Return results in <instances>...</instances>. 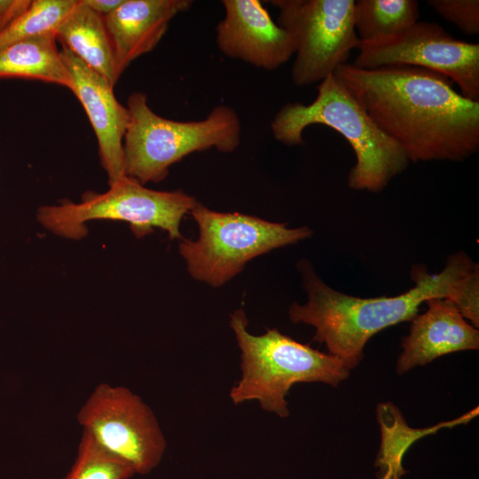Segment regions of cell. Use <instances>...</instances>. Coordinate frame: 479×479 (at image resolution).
<instances>
[{
	"label": "cell",
	"instance_id": "6da1fadb",
	"mask_svg": "<svg viewBox=\"0 0 479 479\" xmlns=\"http://www.w3.org/2000/svg\"><path fill=\"white\" fill-rule=\"evenodd\" d=\"M334 75L409 161H463L479 149V101L438 73L404 65L363 69L346 63Z\"/></svg>",
	"mask_w": 479,
	"mask_h": 479
},
{
	"label": "cell",
	"instance_id": "7a4b0ae2",
	"mask_svg": "<svg viewBox=\"0 0 479 479\" xmlns=\"http://www.w3.org/2000/svg\"><path fill=\"white\" fill-rule=\"evenodd\" d=\"M475 265L465 252L454 253L438 273L432 274L427 267L414 265L411 278L415 286L404 294L360 298L329 287L310 263L302 259L297 266L308 300L304 304L292 303L289 318L294 324L313 326V341L324 343L329 354L352 370L363 360L365 346L374 334L389 326L411 321L428 299L452 301L461 279Z\"/></svg>",
	"mask_w": 479,
	"mask_h": 479
},
{
	"label": "cell",
	"instance_id": "3957f363",
	"mask_svg": "<svg viewBox=\"0 0 479 479\" xmlns=\"http://www.w3.org/2000/svg\"><path fill=\"white\" fill-rule=\"evenodd\" d=\"M314 124L330 127L351 146L356 163L348 176L350 189L379 192L409 164L400 147L379 129L334 74L319 82L311 103L284 105L271 128L276 140L293 146L303 143V130Z\"/></svg>",
	"mask_w": 479,
	"mask_h": 479
},
{
	"label": "cell",
	"instance_id": "277c9868",
	"mask_svg": "<svg viewBox=\"0 0 479 479\" xmlns=\"http://www.w3.org/2000/svg\"><path fill=\"white\" fill-rule=\"evenodd\" d=\"M230 326L240 350L241 377L230 390L234 404L255 400L260 407L279 418L290 414L286 399L296 383L322 382L337 387L350 370L336 357L266 329L261 335L247 330L243 309L233 311Z\"/></svg>",
	"mask_w": 479,
	"mask_h": 479
},
{
	"label": "cell",
	"instance_id": "5b68a950",
	"mask_svg": "<svg viewBox=\"0 0 479 479\" xmlns=\"http://www.w3.org/2000/svg\"><path fill=\"white\" fill-rule=\"evenodd\" d=\"M130 124L123 139L126 176L142 185L159 183L186 155L215 148L230 153L240 145L241 124L234 109L221 105L200 121L178 122L154 113L142 92L128 98Z\"/></svg>",
	"mask_w": 479,
	"mask_h": 479
},
{
	"label": "cell",
	"instance_id": "8992f818",
	"mask_svg": "<svg viewBox=\"0 0 479 479\" xmlns=\"http://www.w3.org/2000/svg\"><path fill=\"white\" fill-rule=\"evenodd\" d=\"M196 202L182 191L152 190L124 176L102 193L86 192L79 202L42 206L36 218L44 229L69 240L84 238L85 224L92 220L126 222L137 239L157 228L167 232L170 240H182L181 221Z\"/></svg>",
	"mask_w": 479,
	"mask_h": 479
},
{
	"label": "cell",
	"instance_id": "52a82bcc",
	"mask_svg": "<svg viewBox=\"0 0 479 479\" xmlns=\"http://www.w3.org/2000/svg\"><path fill=\"white\" fill-rule=\"evenodd\" d=\"M191 215L199 237L180 240L179 254L190 276L213 287L230 281L250 260L303 240L313 232L307 226L288 228L239 212L215 211L198 201Z\"/></svg>",
	"mask_w": 479,
	"mask_h": 479
},
{
	"label": "cell",
	"instance_id": "ba28073f",
	"mask_svg": "<svg viewBox=\"0 0 479 479\" xmlns=\"http://www.w3.org/2000/svg\"><path fill=\"white\" fill-rule=\"evenodd\" d=\"M278 24L294 47L291 79L297 86L322 82L348 63L360 40L354 26V0H272Z\"/></svg>",
	"mask_w": 479,
	"mask_h": 479
},
{
	"label": "cell",
	"instance_id": "9c48e42d",
	"mask_svg": "<svg viewBox=\"0 0 479 479\" xmlns=\"http://www.w3.org/2000/svg\"><path fill=\"white\" fill-rule=\"evenodd\" d=\"M76 418L82 431L136 475H148L163 459L167 441L154 412L127 387L98 384Z\"/></svg>",
	"mask_w": 479,
	"mask_h": 479
},
{
	"label": "cell",
	"instance_id": "30bf717a",
	"mask_svg": "<svg viewBox=\"0 0 479 479\" xmlns=\"http://www.w3.org/2000/svg\"><path fill=\"white\" fill-rule=\"evenodd\" d=\"M354 66L375 69L404 65L449 78L461 95L479 101V44L452 37L437 23L417 21L390 37L361 43Z\"/></svg>",
	"mask_w": 479,
	"mask_h": 479
},
{
	"label": "cell",
	"instance_id": "8fae6325",
	"mask_svg": "<svg viewBox=\"0 0 479 479\" xmlns=\"http://www.w3.org/2000/svg\"><path fill=\"white\" fill-rule=\"evenodd\" d=\"M216 44L225 56L264 70H275L294 54L288 33L259 0H224Z\"/></svg>",
	"mask_w": 479,
	"mask_h": 479
},
{
	"label": "cell",
	"instance_id": "7c38bea8",
	"mask_svg": "<svg viewBox=\"0 0 479 479\" xmlns=\"http://www.w3.org/2000/svg\"><path fill=\"white\" fill-rule=\"evenodd\" d=\"M71 79L70 90L83 107L94 130L100 161L108 185L126 176L123 139L130 124V113L114 96V87L69 50L60 51Z\"/></svg>",
	"mask_w": 479,
	"mask_h": 479
},
{
	"label": "cell",
	"instance_id": "4fadbf2b",
	"mask_svg": "<svg viewBox=\"0 0 479 479\" xmlns=\"http://www.w3.org/2000/svg\"><path fill=\"white\" fill-rule=\"evenodd\" d=\"M428 309L412 320L410 332L403 339L397 373L402 375L436 358L463 350L479 349V331L468 324L449 299L426 301Z\"/></svg>",
	"mask_w": 479,
	"mask_h": 479
},
{
	"label": "cell",
	"instance_id": "5bb4252c",
	"mask_svg": "<svg viewBox=\"0 0 479 479\" xmlns=\"http://www.w3.org/2000/svg\"><path fill=\"white\" fill-rule=\"evenodd\" d=\"M192 5L191 0H123L114 11L102 17L117 77L136 59L152 51L170 21Z\"/></svg>",
	"mask_w": 479,
	"mask_h": 479
},
{
	"label": "cell",
	"instance_id": "9a60e30c",
	"mask_svg": "<svg viewBox=\"0 0 479 479\" xmlns=\"http://www.w3.org/2000/svg\"><path fill=\"white\" fill-rule=\"evenodd\" d=\"M57 42L114 86L116 75L114 53L102 16L82 0L54 32Z\"/></svg>",
	"mask_w": 479,
	"mask_h": 479
},
{
	"label": "cell",
	"instance_id": "2e32d148",
	"mask_svg": "<svg viewBox=\"0 0 479 479\" xmlns=\"http://www.w3.org/2000/svg\"><path fill=\"white\" fill-rule=\"evenodd\" d=\"M479 413L478 407L449 421L413 428L410 427L399 408L391 402L377 404L376 417L381 429V447L375 460L378 479H401L406 471L402 462L407 450L420 438L436 433L441 428H450L467 424Z\"/></svg>",
	"mask_w": 479,
	"mask_h": 479
},
{
	"label": "cell",
	"instance_id": "e0dca14e",
	"mask_svg": "<svg viewBox=\"0 0 479 479\" xmlns=\"http://www.w3.org/2000/svg\"><path fill=\"white\" fill-rule=\"evenodd\" d=\"M20 78L70 90L71 79L54 33L23 39L0 49V79Z\"/></svg>",
	"mask_w": 479,
	"mask_h": 479
},
{
	"label": "cell",
	"instance_id": "ac0fdd59",
	"mask_svg": "<svg viewBox=\"0 0 479 479\" xmlns=\"http://www.w3.org/2000/svg\"><path fill=\"white\" fill-rule=\"evenodd\" d=\"M415 0H358L354 4V26L361 43L395 35L419 21Z\"/></svg>",
	"mask_w": 479,
	"mask_h": 479
},
{
	"label": "cell",
	"instance_id": "d6986e66",
	"mask_svg": "<svg viewBox=\"0 0 479 479\" xmlns=\"http://www.w3.org/2000/svg\"><path fill=\"white\" fill-rule=\"evenodd\" d=\"M77 0H32L29 9L0 34V49L18 41L54 33Z\"/></svg>",
	"mask_w": 479,
	"mask_h": 479
},
{
	"label": "cell",
	"instance_id": "ffe728a7",
	"mask_svg": "<svg viewBox=\"0 0 479 479\" xmlns=\"http://www.w3.org/2000/svg\"><path fill=\"white\" fill-rule=\"evenodd\" d=\"M135 475L130 465L103 450L82 431L75 459L63 479H130Z\"/></svg>",
	"mask_w": 479,
	"mask_h": 479
},
{
	"label": "cell",
	"instance_id": "44dd1931",
	"mask_svg": "<svg viewBox=\"0 0 479 479\" xmlns=\"http://www.w3.org/2000/svg\"><path fill=\"white\" fill-rule=\"evenodd\" d=\"M428 4L466 35L479 33L478 0H429Z\"/></svg>",
	"mask_w": 479,
	"mask_h": 479
},
{
	"label": "cell",
	"instance_id": "7402d4cb",
	"mask_svg": "<svg viewBox=\"0 0 479 479\" xmlns=\"http://www.w3.org/2000/svg\"><path fill=\"white\" fill-rule=\"evenodd\" d=\"M459 291L452 302L457 306L464 318L469 319L472 326H479V267L478 264L462 279Z\"/></svg>",
	"mask_w": 479,
	"mask_h": 479
},
{
	"label": "cell",
	"instance_id": "603a6c76",
	"mask_svg": "<svg viewBox=\"0 0 479 479\" xmlns=\"http://www.w3.org/2000/svg\"><path fill=\"white\" fill-rule=\"evenodd\" d=\"M32 0H0V34L22 16Z\"/></svg>",
	"mask_w": 479,
	"mask_h": 479
},
{
	"label": "cell",
	"instance_id": "cb8c5ba5",
	"mask_svg": "<svg viewBox=\"0 0 479 479\" xmlns=\"http://www.w3.org/2000/svg\"><path fill=\"white\" fill-rule=\"evenodd\" d=\"M123 0H82L92 11L104 17L114 11Z\"/></svg>",
	"mask_w": 479,
	"mask_h": 479
}]
</instances>
